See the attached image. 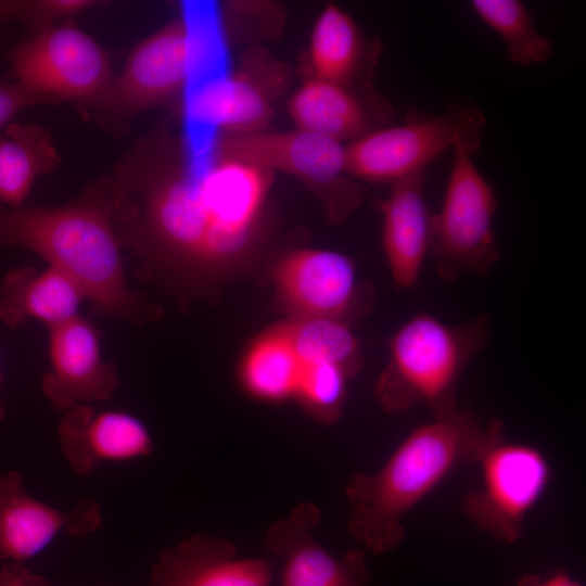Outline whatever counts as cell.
Listing matches in <instances>:
<instances>
[{
	"label": "cell",
	"instance_id": "cell-1",
	"mask_svg": "<svg viewBox=\"0 0 586 586\" xmlns=\"http://www.w3.org/2000/svg\"><path fill=\"white\" fill-rule=\"evenodd\" d=\"M273 177L213 143L192 152L158 128L95 183L122 249L137 258L133 276L189 298L212 293L258 257Z\"/></svg>",
	"mask_w": 586,
	"mask_h": 586
},
{
	"label": "cell",
	"instance_id": "cell-2",
	"mask_svg": "<svg viewBox=\"0 0 586 586\" xmlns=\"http://www.w3.org/2000/svg\"><path fill=\"white\" fill-rule=\"evenodd\" d=\"M504 422L483 425L470 407L415 428L375 472H356L345 487L347 531L373 555L392 551L405 537V518L458 466L477 463Z\"/></svg>",
	"mask_w": 586,
	"mask_h": 586
},
{
	"label": "cell",
	"instance_id": "cell-3",
	"mask_svg": "<svg viewBox=\"0 0 586 586\" xmlns=\"http://www.w3.org/2000/svg\"><path fill=\"white\" fill-rule=\"evenodd\" d=\"M27 249L69 277L101 314L143 326L160 306L127 283L122 246L105 198L95 184L68 204L17 207L0 204V249Z\"/></svg>",
	"mask_w": 586,
	"mask_h": 586
},
{
	"label": "cell",
	"instance_id": "cell-4",
	"mask_svg": "<svg viewBox=\"0 0 586 586\" xmlns=\"http://www.w3.org/2000/svg\"><path fill=\"white\" fill-rule=\"evenodd\" d=\"M489 339L487 313L459 324L416 314L387 342L388 359L374 385L379 406L388 415L416 406L428 408L433 418L456 412L460 379Z\"/></svg>",
	"mask_w": 586,
	"mask_h": 586
},
{
	"label": "cell",
	"instance_id": "cell-5",
	"mask_svg": "<svg viewBox=\"0 0 586 586\" xmlns=\"http://www.w3.org/2000/svg\"><path fill=\"white\" fill-rule=\"evenodd\" d=\"M213 37L186 5L131 51L122 73L92 103L97 120L118 132L139 114L182 93L206 68Z\"/></svg>",
	"mask_w": 586,
	"mask_h": 586
},
{
	"label": "cell",
	"instance_id": "cell-6",
	"mask_svg": "<svg viewBox=\"0 0 586 586\" xmlns=\"http://www.w3.org/2000/svg\"><path fill=\"white\" fill-rule=\"evenodd\" d=\"M454 157L440 212L431 214L430 253L438 277L455 282L463 275H485L502 256L493 228L496 191L461 142Z\"/></svg>",
	"mask_w": 586,
	"mask_h": 586
},
{
	"label": "cell",
	"instance_id": "cell-7",
	"mask_svg": "<svg viewBox=\"0 0 586 586\" xmlns=\"http://www.w3.org/2000/svg\"><path fill=\"white\" fill-rule=\"evenodd\" d=\"M486 123L483 112L473 105L453 106L441 115L409 111L404 124L379 128L345 144L346 171L391 186L426 171L457 142L476 153Z\"/></svg>",
	"mask_w": 586,
	"mask_h": 586
},
{
	"label": "cell",
	"instance_id": "cell-8",
	"mask_svg": "<svg viewBox=\"0 0 586 586\" xmlns=\"http://www.w3.org/2000/svg\"><path fill=\"white\" fill-rule=\"evenodd\" d=\"M214 149L230 158L300 179L321 201L330 224L345 221L361 203L346 171L345 144L302 129L217 136Z\"/></svg>",
	"mask_w": 586,
	"mask_h": 586
},
{
	"label": "cell",
	"instance_id": "cell-9",
	"mask_svg": "<svg viewBox=\"0 0 586 586\" xmlns=\"http://www.w3.org/2000/svg\"><path fill=\"white\" fill-rule=\"evenodd\" d=\"M477 463L481 484L460 500L462 513L494 539L511 544L524 534L527 515L545 493L550 467L542 451L499 435Z\"/></svg>",
	"mask_w": 586,
	"mask_h": 586
},
{
	"label": "cell",
	"instance_id": "cell-10",
	"mask_svg": "<svg viewBox=\"0 0 586 586\" xmlns=\"http://www.w3.org/2000/svg\"><path fill=\"white\" fill-rule=\"evenodd\" d=\"M13 79L51 103L97 102L113 80L104 49L71 20L36 31L11 54Z\"/></svg>",
	"mask_w": 586,
	"mask_h": 586
},
{
	"label": "cell",
	"instance_id": "cell-11",
	"mask_svg": "<svg viewBox=\"0 0 586 586\" xmlns=\"http://www.w3.org/2000/svg\"><path fill=\"white\" fill-rule=\"evenodd\" d=\"M290 81L291 71L285 63L263 48H250L227 76L187 97L184 112L192 123L189 126L206 125L221 136L272 130L275 105Z\"/></svg>",
	"mask_w": 586,
	"mask_h": 586
},
{
	"label": "cell",
	"instance_id": "cell-12",
	"mask_svg": "<svg viewBox=\"0 0 586 586\" xmlns=\"http://www.w3.org/2000/svg\"><path fill=\"white\" fill-rule=\"evenodd\" d=\"M276 300L292 318H329L352 327L370 313L374 291L347 255L320 249L288 252L271 271Z\"/></svg>",
	"mask_w": 586,
	"mask_h": 586
},
{
	"label": "cell",
	"instance_id": "cell-13",
	"mask_svg": "<svg viewBox=\"0 0 586 586\" xmlns=\"http://www.w3.org/2000/svg\"><path fill=\"white\" fill-rule=\"evenodd\" d=\"M102 520L101 506L93 499L60 510L29 495L16 470L0 473V559L5 562L23 563L63 534L93 533Z\"/></svg>",
	"mask_w": 586,
	"mask_h": 586
},
{
	"label": "cell",
	"instance_id": "cell-14",
	"mask_svg": "<svg viewBox=\"0 0 586 586\" xmlns=\"http://www.w3.org/2000/svg\"><path fill=\"white\" fill-rule=\"evenodd\" d=\"M48 332L50 369L41 379L44 397L63 410L111 400L119 385L118 370L103 358L98 328L77 315Z\"/></svg>",
	"mask_w": 586,
	"mask_h": 586
},
{
	"label": "cell",
	"instance_id": "cell-15",
	"mask_svg": "<svg viewBox=\"0 0 586 586\" xmlns=\"http://www.w3.org/2000/svg\"><path fill=\"white\" fill-rule=\"evenodd\" d=\"M320 517L318 506L301 502L268 527L264 547L282 560L281 586H373L362 549L336 558L319 544Z\"/></svg>",
	"mask_w": 586,
	"mask_h": 586
},
{
	"label": "cell",
	"instance_id": "cell-16",
	"mask_svg": "<svg viewBox=\"0 0 586 586\" xmlns=\"http://www.w3.org/2000/svg\"><path fill=\"white\" fill-rule=\"evenodd\" d=\"M58 435L62 454L79 476L90 475L102 463L133 461L154 450L153 437L140 418L92 404L64 410Z\"/></svg>",
	"mask_w": 586,
	"mask_h": 586
},
{
	"label": "cell",
	"instance_id": "cell-17",
	"mask_svg": "<svg viewBox=\"0 0 586 586\" xmlns=\"http://www.w3.org/2000/svg\"><path fill=\"white\" fill-rule=\"evenodd\" d=\"M286 109L295 128L342 143L393 122L392 105L372 88H352L313 76L292 94Z\"/></svg>",
	"mask_w": 586,
	"mask_h": 586
},
{
	"label": "cell",
	"instance_id": "cell-18",
	"mask_svg": "<svg viewBox=\"0 0 586 586\" xmlns=\"http://www.w3.org/2000/svg\"><path fill=\"white\" fill-rule=\"evenodd\" d=\"M271 579L270 560L239 558L230 540L195 534L158 556L148 586H269Z\"/></svg>",
	"mask_w": 586,
	"mask_h": 586
},
{
	"label": "cell",
	"instance_id": "cell-19",
	"mask_svg": "<svg viewBox=\"0 0 586 586\" xmlns=\"http://www.w3.org/2000/svg\"><path fill=\"white\" fill-rule=\"evenodd\" d=\"M426 171L391 184L382 214V249L394 284L409 290L419 283L430 253L431 212L424 199Z\"/></svg>",
	"mask_w": 586,
	"mask_h": 586
},
{
	"label": "cell",
	"instance_id": "cell-20",
	"mask_svg": "<svg viewBox=\"0 0 586 586\" xmlns=\"http://www.w3.org/2000/svg\"><path fill=\"white\" fill-rule=\"evenodd\" d=\"M380 51L378 40L367 38L347 12L329 3L311 28L310 76L352 88H371Z\"/></svg>",
	"mask_w": 586,
	"mask_h": 586
},
{
	"label": "cell",
	"instance_id": "cell-21",
	"mask_svg": "<svg viewBox=\"0 0 586 586\" xmlns=\"http://www.w3.org/2000/svg\"><path fill=\"white\" fill-rule=\"evenodd\" d=\"M86 300L80 288L60 270L20 266L9 270L0 284V321L20 329L38 320L52 327L78 314Z\"/></svg>",
	"mask_w": 586,
	"mask_h": 586
},
{
	"label": "cell",
	"instance_id": "cell-22",
	"mask_svg": "<svg viewBox=\"0 0 586 586\" xmlns=\"http://www.w3.org/2000/svg\"><path fill=\"white\" fill-rule=\"evenodd\" d=\"M61 156L50 131L36 124H10L0 139V204L24 206L37 177L53 171Z\"/></svg>",
	"mask_w": 586,
	"mask_h": 586
},
{
	"label": "cell",
	"instance_id": "cell-23",
	"mask_svg": "<svg viewBox=\"0 0 586 586\" xmlns=\"http://www.w3.org/2000/svg\"><path fill=\"white\" fill-rule=\"evenodd\" d=\"M302 364L281 324L258 335L240 364V381L252 396L279 402L294 396Z\"/></svg>",
	"mask_w": 586,
	"mask_h": 586
},
{
	"label": "cell",
	"instance_id": "cell-24",
	"mask_svg": "<svg viewBox=\"0 0 586 586\" xmlns=\"http://www.w3.org/2000/svg\"><path fill=\"white\" fill-rule=\"evenodd\" d=\"M301 364L329 362L353 379L362 367V352L352 327L329 318H291L281 323Z\"/></svg>",
	"mask_w": 586,
	"mask_h": 586
},
{
	"label": "cell",
	"instance_id": "cell-25",
	"mask_svg": "<svg viewBox=\"0 0 586 586\" xmlns=\"http://www.w3.org/2000/svg\"><path fill=\"white\" fill-rule=\"evenodd\" d=\"M471 7L504 39L514 65L528 66L551 58V41L535 28L531 12L521 1L473 0Z\"/></svg>",
	"mask_w": 586,
	"mask_h": 586
},
{
	"label": "cell",
	"instance_id": "cell-26",
	"mask_svg": "<svg viewBox=\"0 0 586 586\" xmlns=\"http://www.w3.org/2000/svg\"><path fill=\"white\" fill-rule=\"evenodd\" d=\"M349 374L329 362L302 364L294 398L301 408L317 422L335 423L347 397Z\"/></svg>",
	"mask_w": 586,
	"mask_h": 586
},
{
	"label": "cell",
	"instance_id": "cell-27",
	"mask_svg": "<svg viewBox=\"0 0 586 586\" xmlns=\"http://www.w3.org/2000/svg\"><path fill=\"white\" fill-rule=\"evenodd\" d=\"M93 0H18L16 20L39 31L95 5Z\"/></svg>",
	"mask_w": 586,
	"mask_h": 586
},
{
	"label": "cell",
	"instance_id": "cell-28",
	"mask_svg": "<svg viewBox=\"0 0 586 586\" xmlns=\"http://www.w3.org/2000/svg\"><path fill=\"white\" fill-rule=\"evenodd\" d=\"M41 103L51 101L15 80L0 82V129L21 111Z\"/></svg>",
	"mask_w": 586,
	"mask_h": 586
},
{
	"label": "cell",
	"instance_id": "cell-29",
	"mask_svg": "<svg viewBox=\"0 0 586 586\" xmlns=\"http://www.w3.org/2000/svg\"><path fill=\"white\" fill-rule=\"evenodd\" d=\"M0 586H52L43 576L24 563L5 562L0 569Z\"/></svg>",
	"mask_w": 586,
	"mask_h": 586
},
{
	"label": "cell",
	"instance_id": "cell-30",
	"mask_svg": "<svg viewBox=\"0 0 586 586\" xmlns=\"http://www.w3.org/2000/svg\"><path fill=\"white\" fill-rule=\"evenodd\" d=\"M517 586H582L565 571H557L547 576L539 574H525L517 583Z\"/></svg>",
	"mask_w": 586,
	"mask_h": 586
},
{
	"label": "cell",
	"instance_id": "cell-31",
	"mask_svg": "<svg viewBox=\"0 0 586 586\" xmlns=\"http://www.w3.org/2000/svg\"><path fill=\"white\" fill-rule=\"evenodd\" d=\"M17 1L0 0V22L16 20Z\"/></svg>",
	"mask_w": 586,
	"mask_h": 586
},
{
	"label": "cell",
	"instance_id": "cell-32",
	"mask_svg": "<svg viewBox=\"0 0 586 586\" xmlns=\"http://www.w3.org/2000/svg\"><path fill=\"white\" fill-rule=\"evenodd\" d=\"M2 380H3V375H2V372H1V369H0V384L2 383ZM4 415H5L4 405L0 399V422L4 418Z\"/></svg>",
	"mask_w": 586,
	"mask_h": 586
},
{
	"label": "cell",
	"instance_id": "cell-33",
	"mask_svg": "<svg viewBox=\"0 0 586 586\" xmlns=\"http://www.w3.org/2000/svg\"><path fill=\"white\" fill-rule=\"evenodd\" d=\"M90 586H102V585H90Z\"/></svg>",
	"mask_w": 586,
	"mask_h": 586
}]
</instances>
